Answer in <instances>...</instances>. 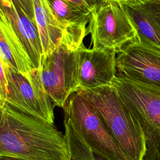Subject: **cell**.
Segmentation results:
<instances>
[{"mask_svg": "<svg viewBox=\"0 0 160 160\" xmlns=\"http://www.w3.org/2000/svg\"><path fill=\"white\" fill-rule=\"evenodd\" d=\"M0 110V156L24 160H69L65 135L54 124L8 104Z\"/></svg>", "mask_w": 160, "mask_h": 160, "instance_id": "6da1fadb", "label": "cell"}, {"mask_svg": "<svg viewBox=\"0 0 160 160\" xmlns=\"http://www.w3.org/2000/svg\"><path fill=\"white\" fill-rule=\"evenodd\" d=\"M97 112L128 160H144L143 132L112 84L79 89Z\"/></svg>", "mask_w": 160, "mask_h": 160, "instance_id": "7a4b0ae2", "label": "cell"}, {"mask_svg": "<svg viewBox=\"0 0 160 160\" xmlns=\"http://www.w3.org/2000/svg\"><path fill=\"white\" fill-rule=\"evenodd\" d=\"M143 132L145 160H160V87L117 74L112 84Z\"/></svg>", "mask_w": 160, "mask_h": 160, "instance_id": "3957f363", "label": "cell"}, {"mask_svg": "<svg viewBox=\"0 0 160 160\" xmlns=\"http://www.w3.org/2000/svg\"><path fill=\"white\" fill-rule=\"evenodd\" d=\"M81 46L63 37L52 52L41 57L38 72L54 106L63 108L71 94L79 89L76 52Z\"/></svg>", "mask_w": 160, "mask_h": 160, "instance_id": "277c9868", "label": "cell"}, {"mask_svg": "<svg viewBox=\"0 0 160 160\" xmlns=\"http://www.w3.org/2000/svg\"><path fill=\"white\" fill-rule=\"evenodd\" d=\"M63 111L64 115L70 118L95 153L108 160H128L97 112L79 90L68 98Z\"/></svg>", "mask_w": 160, "mask_h": 160, "instance_id": "5b68a950", "label": "cell"}, {"mask_svg": "<svg viewBox=\"0 0 160 160\" xmlns=\"http://www.w3.org/2000/svg\"><path fill=\"white\" fill-rule=\"evenodd\" d=\"M3 62L8 82L6 104L26 114L54 124V105L45 91L38 70L28 79Z\"/></svg>", "mask_w": 160, "mask_h": 160, "instance_id": "8992f818", "label": "cell"}, {"mask_svg": "<svg viewBox=\"0 0 160 160\" xmlns=\"http://www.w3.org/2000/svg\"><path fill=\"white\" fill-rule=\"evenodd\" d=\"M92 47L120 49L138 39L136 29L119 2L108 0L92 14L89 25Z\"/></svg>", "mask_w": 160, "mask_h": 160, "instance_id": "52a82bcc", "label": "cell"}, {"mask_svg": "<svg viewBox=\"0 0 160 160\" xmlns=\"http://www.w3.org/2000/svg\"><path fill=\"white\" fill-rule=\"evenodd\" d=\"M118 74L160 87V50L135 39L117 50Z\"/></svg>", "mask_w": 160, "mask_h": 160, "instance_id": "ba28073f", "label": "cell"}, {"mask_svg": "<svg viewBox=\"0 0 160 160\" xmlns=\"http://www.w3.org/2000/svg\"><path fill=\"white\" fill-rule=\"evenodd\" d=\"M117 51L82 45L76 52L77 81L79 89L111 84L117 73Z\"/></svg>", "mask_w": 160, "mask_h": 160, "instance_id": "9c48e42d", "label": "cell"}, {"mask_svg": "<svg viewBox=\"0 0 160 160\" xmlns=\"http://www.w3.org/2000/svg\"><path fill=\"white\" fill-rule=\"evenodd\" d=\"M118 2L133 24L138 40L160 50V0Z\"/></svg>", "mask_w": 160, "mask_h": 160, "instance_id": "30bf717a", "label": "cell"}, {"mask_svg": "<svg viewBox=\"0 0 160 160\" xmlns=\"http://www.w3.org/2000/svg\"><path fill=\"white\" fill-rule=\"evenodd\" d=\"M60 27L68 40L80 46L89 33L88 24L92 18L91 11L66 0H47Z\"/></svg>", "mask_w": 160, "mask_h": 160, "instance_id": "8fae6325", "label": "cell"}, {"mask_svg": "<svg viewBox=\"0 0 160 160\" xmlns=\"http://www.w3.org/2000/svg\"><path fill=\"white\" fill-rule=\"evenodd\" d=\"M0 12L9 22L34 69L38 70L42 56V48L36 24L29 19L21 9L12 4H1Z\"/></svg>", "mask_w": 160, "mask_h": 160, "instance_id": "7c38bea8", "label": "cell"}, {"mask_svg": "<svg viewBox=\"0 0 160 160\" xmlns=\"http://www.w3.org/2000/svg\"><path fill=\"white\" fill-rule=\"evenodd\" d=\"M0 59L14 70L31 79L36 69L5 16L0 12Z\"/></svg>", "mask_w": 160, "mask_h": 160, "instance_id": "4fadbf2b", "label": "cell"}, {"mask_svg": "<svg viewBox=\"0 0 160 160\" xmlns=\"http://www.w3.org/2000/svg\"><path fill=\"white\" fill-rule=\"evenodd\" d=\"M33 1L35 21L41 41L42 55H47L60 44L65 33L58 24L47 0Z\"/></svg>", "mask_w": 160, "mask_h": 160, "instance_id": "5bb4252c", "label": "cell"}, {"mask_svg": "<svg viewBox=\"0 0 160 160\" xmlns=\"http://www.w3.org/2000/svg\"><path fill=\"white\" fill-rule=\"evenodd\" d=\"M64 135L69 147V160H108L92 150L70 118L65 115H64Z\"/></svg>", "mask_w": 160, "mask_h": 160, "instance_id": "9a60e30c", "label": "cell"}, {"mask_svg": "<svg viewBox=\"0 0 160 160\" xmlns=\"http://www.w3.org/2000/svg\"><path fill=\"white\" fill-rule=\"evenodd\" d=\"M1 4H13L21 9L32 22L36 23L33 0H1Z\"/></svg>", "mask_w": 160, "mask_h": 160, "instance_id": "2e32d148", "label": "cell"}, {"mask_svg": "<svg viewBox=\"0 0 160 160\" xmlns=\"http://www.w3.org/2000/svg\"><path fill=\"white\" fill-rule=\"evenodd\" d=\"M0 108L6 104V99L8 90V82L3 62L0 60Z\"/></svg>", "mask_w": 160, "mask_h": 160, "instance_id": "e0dca14e", "label": "cell"}, {"mask_svg": "<svg viewBox=\"0 0 160 160\" xmlns=\"http://www.w3.org/2000/svg\"><path fill=\"white\" fill-rule=\"evenodd\" d=\"M87 8L91 11L92 14L98 11L103 6L108 0H82Z\"/></svg>", "mask_w": 160, "mask_h": 160, "instance_id": "ac0fdd59", "label": "cell"}, {"mask_svg": "<svg viewBox=\"0 0 160 160\" xmlns=\"http://www.w3.org/2000/svg\"><path fill=\"white\" fill-rule=\"evenodd\" d=\"M68 1H69V2H71L72 3H74L76 4H78L81 7H83V8H88L87 6H86V4H84V2H83L82 0H66Z\"/></svg>", "mask_w": 160, "mask_h": 160, "instance_id": "d6986e66", "label": "cell"}, {"mask_svg": "<svg viewBox=\"0 0 160 160\" xmlns=\"http://www.w3.org/2000/svg\"><path fill=\"white\" fill-rule=\"evenodd\" d=\"M0 160H24L19 158L8 157V156H0Z\"/></svg>", "mask_w": 160, "mask_h": 160, "instance_id": "ffe728a7", "label": "cell"}, {"mask_svg": "<svg viewBox=\"0 0 160 160\" xmlns=\"http://www.w3.org/2000/svg\"><path fill=\"white\" fill-rule=\"evenodd\" d=\"M111 1H129V0H111Z\"/></svg>", "mask_w": 160, "mask_h": 160, "instance_id": "44dd1931", "label": "cell"}]
</instances>
